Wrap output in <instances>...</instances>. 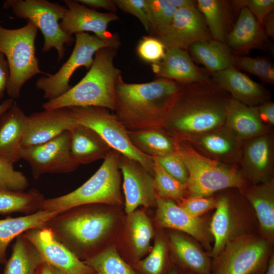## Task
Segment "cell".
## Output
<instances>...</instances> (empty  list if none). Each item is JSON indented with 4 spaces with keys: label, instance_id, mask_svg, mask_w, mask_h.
Wrapping results in <instances>:
<instances>
[{
    "label": "cell",
    "instance_id": "cell-1",
    "mask_svg": "<svg viewBox=\"0 0 274 274\" xmlns=\"http://www.w3.org/2000/svg\"><path fill=\"white\" fill-rule=\"evenodd\" d=\"M231 98L212 80L181 84L162 127L185 142L219 128L224 125Z\"/></svg>",
    "mask_w": 274,
    "mask_h": 274
},
{
    "label": "cell",
    "instance_id": "cell-2",
    "mask_svg": "<svg viewBox=\"0 0 274 274\" xmlns=\"http://www.w3.org/2000/svg\"><path fill=\"white\" fill-rule=\"evenodd\" d=\"M104 204H87L58 212L44 226L79 259L84 261L104 249L117 228L118 217Z\"/></svg>",
    "mask_w": 274,
    "mask_h": 274
},
{
    "label": "cell",
    "instance_id": "cell-3",
    "mask_svg": "<svg viewBox=\"0 0 274 274\" xmlns=\"http://www.w3.org/2000/svg\"><path fill=\"white\" fill-rule=\"evenodd\" d=\"M181 84L161 78L144 83H128L121 77L116 87L113 112L128 131L162 127Z\"/></svg>",
    "mask_w": 274,
    "mask_h": 274
},
{
    "label": "cell",
    "instance_id": "cell-4",
    "mask_svg": "<svg viewBox=\"0 0 274 274\" xmlns=\"http://www.w3.org/2000/svg\"><path fill=\"white\" fill-rule=\"evenodd\" d=\"M117 49L103 48L94 54L93 63L82 80L59 97L43 104L44 110L98 107L113 112L116 87L121 71L114 63Z\"/></svg>",
    "mask_w": 274,
    "mask_h": 274
},
{
    "label": "cell",
    "instance_id": "cell-5",
    "mask_svg": "<svg viewBox=\"0 0 274 274\" xmlns=\"http://www.w3.org/2000/svg\"><path fill=\"white\" fill-rule=\"evenodd\" d=\"M120 155V153L112 149L98 170L86 182L66 194L45 198L39 211L59 212L75 207L94 203L120 206L123 199L118 165Z\"/></svg>",
    "mask_w": 274,
    "mask_h": 274
},
{
    "label": "cell",
    "instance_id": "cell-6",
    "mask_svg": "<svg viewBox=\"0 0 274 274\" xmlns=\"http://www.w3.org/2000/svg\"><path fill=\"white\" fill-rule=\"evenodd\" d=\"M176 154L188 172L187 196H210L220 191L241 190L251 184L238 166L205 157L186 142L178 141Z\"/></svg>",
    "mask_w": 274,
    "mask_h": 274
},
{
    "label": "cell",
    "instance_id": "cell-7",
    "mask_svg": "<svg viewBox=\"0 0 274 274\" xmlns=\"http://www.w3.org/2000/svg\"><path fill=\"white\" fill-rule=\"evenodd\" d=\"M27 22L17 29L0 25V53L6 57L9 70L6 91L14 100L20 96L27 81L37 74H46L40 68L36 56L35 40L39 29L31 21Z\"/></svg>",
    "mask_w": 274,
    "mask_h": 274
},
{
    "label": "cell",
    "instance_id": "cell-8",
    "mask_svg": "<svg viewBox=\"0 0 274 274\" xmlns=\"http://www.w3.org/2000/svg\"><path fill=\"white\" fill-rule=\"evenodd\" d=\"M272 244L255 233L228 242L212 259V274H263L272 254Z\"/></svg>",
    "mask_w": 274,
    "mask_h": 274
},
{
    "label": "cell",
    "instance_id": "cell-9",
    "mask_svg": "<svg viewBox=\"0 0 274 274\" xmlns=\"http://www.w3.org/2000/svg\"><path fill=\"white\" fill-rule=\"evenodd\" d=\"M3 8H10L17 18L31 21L41 30L44 39L43 52L55 48L58 61L63 58L65 45L74 41L72 36L64 33L59 26V21L66 14V7L47 0H6Z\"/></svg>",
    "mask_w": 274,
    "mask_h": 274
},
{
    "label": "cell",
    "instance_id": "cell-10",
    "mask_svg": "<svg viewBox=\"0 0 274 274\" xmlns=\"http://www.w3.org/2000/svg\"><path fill=\"white\" fill-rule=\"evenodd\" d=\"M70 108L77 124L93 130L112 149L139 162L154 176V158L142 153L133 146L128 131L114 113L98 107Z\"/></svg>",
    "mask_w": 274,
    "mask_h": 274
},
{
    "label": "cell",
    "instance_id": "cell-11",
    "mask_svg": "<svg viewBox=\"0 0 274 274\" xmlns=\"http://www.w3.org/2000/svg\"><path fill=\"white\" fill-rule=\"evenodd\" d=\"M218 197L215 211L210 222L214 245L210 255L217 257L226 245L241 236L255 233L252 213L247 207L248 201L236 189H230Z\"/></svg>",
    "mask_w": 274,
    "mask_h": 274
},
{
    "label": "cell",
    "instance_id": "cell-12",
    "mask_svg": "<svg viewBox=\"0 0 274 274\" xmlns=\"http://www.w3.org/2000/svg\"><path fill=\"white\" fill-rule=\"evenodd\" d=\"M75 45L68 59L54 74L39 78L36 87L44 91L43 97L48 101L53 100L67 92L72 87L70 80L74 72L81 66L89 69L95 53L106 47L118 48L120 45L117 36L115 38L104 40L95 35L86 32L75 34Z\"/></svg>",
    "mask_w": 274,
    "mask_h": 274
},
{
    "label": "cell",
    "instance_id": "cell-13",
    "mask_svg": "<svg viewBox=\"0 0 274 274\" xmlns=\"http://www.w3.org/2000/svg\"><path fill=\"white\" fill-rule=\"evenodd\" d=\"M70 131H66L43 144L22 147L21 159L30 165L35 179L46 174H66L80 165L71 153Z\"/></svg>",
    "mask_w": 274,
    "mask_h": 274
},
{
    "label": "cell",
    "instance_id": "cell-14",
    "mask_svg": "<svg viewBox=\"0 0 274 274\" xmlns=\"http://www.w3.org/2000/svg\"><path fill=\"white\" fill-rule=\"evenodd\" d=\"M118 165L123 177L126 215L140 206L147 208L156 207L157 195L153 176L139 162L121 154Z\"/></svg>",
    "mask_w": 274,
    "mask_h": 274
},
{
    "label": "cell",
    "instance_id": "cell-15",
    "mask_svg": "<svg viewBox=\"0 0 274 274\" xmlns=\"http://www.w3.org/2000/svg\"><path fill=\"white\" fill-rule=\"evenodd\" d=\"M238 166L252 184L274 179V137L272 130L243 142Z\"/></svg>",
    "mask_w": 274,
    "mask_h": 274
},
{
    "label": "cell",
    "instance_id": "cell-16",
    "mask_svg": "<svg viewBox=\"0 0 274 274\" xmlns=\"http://www.w3.org/2000/svg\"><path fill=\"white\" fill-rule=\"evenodd\" d=\"M23 235L37 248L44 261L64 274H94L96 272L57 240L48 228H32Z\"/></svg>",
    "mask_w": 274,
    "mask_h": 274
},
{
    "label": "cell",
    "instance_id": "cell-17",
    "mask_svg": "<svg viewBox=\"0 0 274 274\" xmlns=\"http://www.w3.org/2000/svg\"><path fill=\"white\" fill-rule=\"evenodd\" d=\"M165 50H187L193 44L212 40L202 14L196 6L178 9L166 32L158 39Z\"/></svg>",
    "mask_w": 274,
    "mask_h": 274
},
{
    "label": "cell",
    "instance_id": "cell-18",
    "mask_svg": "<svg viewBox=\"0 0 274 274\" xmlns=\"http://www.w3.org/2000/svg\"><path fill=\"white\" fill-rule=\"evenodd\" d=\"M156 223L160 228H169L192 237L207 249L213 239L210 223L201 217L188 214L174 200L157 197Z\"/></svg>",
    "mask_w": 274,
    "mask_h": 274
},
{
    "label": "cell",
    "instance_id": "cell-19",
    "mask_svg": "<svg viewBox=\"0 0 274 274\" xmlns=\"http://www.w3.org/2000/svg\"><path fill=\"white\" fill-rule=\"evenodd\" d=\"M77 125L70 108L33 113L27 116L22 148L45 143Z\"/></svg>",
    "mask_w": 274,
    "mask_h": 274
},
{
    "label": "cell",
    "instance_id": "cell-20",
    "mask_svg": "<svg viewBox=\"0 0 274 274\" xmlns=\"http://www.w3.org/2000/svg\"><path fill=\"white\" fill-rule=\"evenodd\" d=\"M67 8L64 17L59 22L61 30L72 36L79 32L91 31L104 40H112L118 36L108 30L109 24L119 19L115 13H101L89 8L78 1L65 0Z\"/></svg>",
    "mask_w": 274,
    "mask_h": 274
},
{
    "label": "cell",
    "instance_id": "cell-21",
    "mask_svg": "<svg viewBox=\"0 0 274 274\" xmlns=\"http://www.w3.org/2000/svg\"><path fill=\"white\" fill-rule=\"evenodd\" d=\"M186 143L205 157L226 164L239 165L243 142L224 125Z\"/></svg>",
    "mask_w": 274,
    "mask_h": 274
},
{
    "label": "cell",
    "instance_id": "cell-22",
    "mask_svg": "<svg viewBox=\"0 0 274 274\" xmlns=\"http://www.w3.org/2000/svg\"><path fill=\"white\" fill-rule=\"evenodd\" d=\"M157 78L175 81L180 84L211 81L210 73L193 62L187 50L173 48L165 51L163 58L151 64Z\"/></svg>",
    "mask_w": 274,
    "mask_h": 274
},
{
    "label": "cell",
    "instance_id": "cell-23",
    "mask_svg": "<svg viewBox=\"0 0 274 274\" xmlns=\"http://www.w3.org/2000/svg\"><path fill=\"white\" fill-rule=\"evenodd\" d=\"M212 81L227 92L231 97L247 106L257 107L270 101L268 91L236 67L231 66L210 74Z\"/></svg>",
    "mask_w": 274,
    "mask_h": 274
},
{
    "label": "cell",
    "instance_id": "cell-24",
    "mask_svg": "<svg viewBox=\"0 0 274 274\" xmlns=\"http://www.w3.org/2000/svg\"><path fill=\"white\" fill-rule=\"evenodd\" d=\"M168 244L174 259L184 273H211L212 259L193 238L175 231L169 233Z\"/></svg>",
    "mask_w": 274,
    "mask_h": 274
},
{
    "label": "cell",
    "instance_id": "cell-25",
    "mask_svg": "<svg viewBox=\"0 0 274 274\" xmlns=\"http://www.w3.org/2000/svg\"><path fill=\"white\" fill-rule=\"evenodd\" d=\"M27 117L15 100L0 116L1 160L14 164L21 159Z\"/></svg>",
    "mask_w": 274,
    "mask_h": 274
},
{
    "label": "cell",
    "instance_id": "cell-26",
    "mask_svg": "<svg viewBox=\"0 0 274 274\" xmlns=\"http://www.w3.org/2000/svg\"><path fill=\"white\" fill-rule=\"evenodd\" d=\"M239 191L254 213L260 235L272 244L274 240V179L265 183L251 184Z\"/></svg>",
    "mask_w": 274,
    "mask_h": 274
},
{
    "label": "cell",
    "instance_id": "cell-27",
    "mask_svg": "<svg viewBox=\"0 0 274 274\" xmlns=\"http://www.w3.org/2000/svg\"><path fill=\"white\" fill-rule=\"evenodd\" d=\"M238 17L225 43L235 55L241 56L253 49H264L266 36L263 27L246 8L239 10Z\"/></svg>",
    "mask_w": 274,
    "mask_h": 274
},
{
    "label": "cell",
    "instance_id": "cell-28",
    "mask_svg": "<svg viewBox=\"0 0 274 274\" xmlns=\"http://www.w3.org/2000/svg\"><path fill=\"white\" fill-rule=\"evenodd\" d=\"M224 126L242 142L270 130L261 120L256 107L247 106L231 98L226 110Z\"/></svg>",
    "mask_w": 274,
    "mask_h": 274
},
{
    "label": "cell",
    "instance_id": "cell-29",
    "mask_svg": "<svg viewBox=\"0 0 274 274\" xmlns=\"http://www.w3.org/2000/svg\"><path fill=\"white\" fill-rule=\"evenodd\" d=\"M70 131L71 153L79 165L104 159L112 150L96 132L89 127L77 124Z\"/></svg>",
    "mask_w": 274,
    "mask_h": 274
},
{
    "label": "cell",
    "instance_id": "cell-30",
    "mask_svg": "<svg viewBox=\"0 0 274 274\" xmlns=\"http://www.w3.org/2000/svg\"><path fill=\"white\" fill-rule=\"evenodd\" d=\"M196 7L202 14L212 39L225 43L234 25L233 14L236 12L231 1L197 0Z\"/></svg>",
    "mask_w": 274,
    "mask_h": 274
},
{
    "label": "cell",
    "instance_id": "cell-31",
    "mask_svg": "<svg viewBox=\"0 0 274 274\" xmlns=\"http://www.w3.org/2000/svg\"><path fill=\"white\" fill-rule=\"evenodd\" d=\"M124 231L129 250L139 261L152 248L151 243L154 236L152 224L144 211L136 210L127 214Z\"/></svg>",
    "mask_w": 274,
    "mask_h": 274
},
{
    "label": "cell",
    "instance_id": "cell-32",
    "mask_svg": "<svg viewBox=\"0 0 274 274\" xmlns=\"http://www.w3.org/2000/svg\"><path fill=\"white\" fill-rule=\"evenodd\" d=\"M133 145L142 153L153 158L176 154L178 141L163 127L128 131Z\"/></svg>",
    "mask_w": 274,
    "mask_h": 274
},
{
    "label": "cell",
    "instance_id": "cell-33",
    "mask_svg": "<svg viewBox=\"0 0 274 274\" xmlns=\"http://www.w3.org/2000/svg\"><path fill=\"white\" fill-rule=\"evenodd\" d=\"M58 213L39 211L29 215L0 219V263L6 262L7 248L14 239L28 230L43 227Z\"/></svg>",
    "mask_w": 274,
    "mask_h": 274
},
{
    "label": "cell",
    "instance_id": "cell-34",
    "mask_svg": "<svg viewBox=\"0 0 274 274\" xmlns=\"http://www.w3.org/2000/svg\"><path fill=\"white\" fill-rule=\"evenodd\" d=\"M187 51L210 74L234 66L235 55L226 43L212 39L194 43Z\"/></svg>",
    "mask_w": 274,
    "mask_h": 274
},
{
    "label": "cell",
    "instance_id": "cell-35",
    "mask_svg": "<svg viewBox=\"0 0 274 274\" xmlns=\"http://www.w3.org/2000/svg\"><path fill=\"white\" fill-rule=\"evenodd\" d=\"M44 261L37 248L22 233L15 238L3 274H36Z\"/></svg>",
    "mask_w": 274,
    "mask_h": 274
},
{
    "label": "cell",
    "instance_id": "cell-36",
    "mask_svg": "<svg viewBox=\"0 0 274 274\" xmlns=\"http://www.w3.org/2000/svg\"><path fill=\"white\" fill-rule=\"evenodd\" d=\"M44 195L36 188L27 191H14L0 189V214L20 213L33 214L40 210Z\"/></svg>",
    "mask_w": 274,
    "mask_h": 274
},
{
    "label": "cell",
    "instance_id": "cell-37",
    "mask_svg": "<svg viewBox=\"0 0 274 274\" xmlns=\"http://www.w3.org/2000/svg\"><path fill=\"white\" fill-rule=\"evenodd\" d=\"M83 262L98 274H137L114 246L105 248Z\"/></svg>",
    "mask_w": 274,
    "mask_h": 274
},
{
    "label": "cell",
    "instance_id": "cell-38",
    "mask_svg": "<svg viewBox=\"0 0 274 274\" xmlns=\"http://www.w3.org/2000/svg\"><path fill=\"white\" fill-rule=\"evenodd\" d=\"M145 7L149 34L159 39L168 29L177 9L168 0H145Z\"/></svg>",
    "mask_w": 274,
    "mask_h": 274
},
{
    "label": "cell",
    "instance_id": "cell-39",
    "mask_svg": "<svg viewBox=\"0 0 274 274\" xmlns=\"http://www.w3.org/2000/svg\"><path fill=\"white\" fill-rule=\"evenodd\" d=\"M153 178L157 197L178 203L187 196L186 186L167 173L155 159Z\"/></svg>",
    "mask_w": 274,
    "mask_h": 274
},
{
    "label": "cell",
    "instance_id": "cell-40",
    "mask_svg": "<svg viewBox=\"0 0 274 274\" xmlns=\"http://www.w3.org/2000/svg\"><path fill=\"white\" fill-rule=\"evenodd\" d=\"M168 249V241L162 235H157L148 255L138 261V267L145 274H163L166 266Z\"/></svg>",
    "mask_w": 274,
    "mask_h": 274
},
{
    "label": "cell",
    "instance_id": "cell-41",
    "mask_svg": "<svg viewBox=\"0 0 274 274\" xmlns=\"http://www.w3.org/2000/svg\"><path fill=\"white\" fill-rule=\"evenodd\" d=\"M234 67L257 76L263 82L274 84L273 66L264 57L235 55Z\"/></svg>",
    "mask_w": 274,
    "mask_h": 274
},
{
    "label": "cell",
    "instance_id": "cell-42",
    "mask_svg": "<svg viewBox=\"0 0 274 274\" xmlns=\"http://www.w3.org/2000/svg\"><path fill=\"white\" fill-rule=\"evenodd\" d=\"M28 186V180L23 173L15 170L14 164L0 159V189L22 191Z\"/></svg>",
    "mask_w": 274,
    "mask_h": 274
},
{
    "label": "cell",
    "instance_id": "cell-43",
    "mask_svg": "<svg viewBox=\"0 0 274 274\" xmlns=\"http://www.w3.org/2000/svg\"><path fill=\"white\" fill-rule=\"evenodd\" d=\"M165 51L160 40L151 36L143 37L137 46V53L140 57L152 64L160 61L163 58Z\"/></svg>",
    "mask_w": 274,
    "mask_h": 274
},
{
    "label": "cell",
    "instance_id": "cell-44",
    "mask_svg": "<svg viewBox=\"0 0 274 274\" xmlns=\"http://www.w3.org/2000/svg\"><path fill=\"white\" fill-rule=\"evenodd\" d=\"M178 206L192 216L199 217L216 208L217 198L215 196H186Z\"/></svg>",
    "mask_w": 274,
    "mask_h": 274
},
{
    "label": "cell",
    "instance_id": "cell-45",
    "mask_svg": "<svg viewBox=\"0 0 274 274\" xmlns=\"http://www.w3.org/2000/svg\"><path fill=\"white\" fill-rule=\"evenodd\" d=\"M231 3L235 11L243 8L248 9L262 26L264 19L274 9L273 0H235L231 1Z\"/></svg>",
    "mask_w": 274,
    "mask_h": 274
},
{
    "label": "cell",
    "instance_id": "cell-46",
    "mask_svg": "<svg viewBox=\"0 0 274 274\" xmlns=\"http://www.w3.org/2000/svg\"><path fill=\"white\" fill-rule=\"evenodd\" d=\"M154 158L167 173L186 186L189 177L188 172L178 154Z\"/></svg>",
    "mask_w": 274,
    "mask_h": 274
},
{
    "label": "cell",
    "instance_id": "cell-47",
    "mask_svg": "<svg viewBox=\"0 0 274 274\" xmlns=\"http://www.w3.org/2000/svg\"><path fill=\"white\" fill-rule=\"evenodd\" d=\"M117 7L136 17L149 33L150 26L145 7V0H114Z\"/></svg>",
    "mask_w": 274,
    "mask_h": 274
},
{
    "label": "cell",
    "instance_id": "cell-48",
    "mask_svg": "<svg viewBox=\"0 0 274 274\" xmlns=\"http://www.w3.org/2000/svg\"><path fill=\"white\" fill-rule=\"evenodd\" d=\"M9 78V70L5 56L0 53V99L2 98L6 91ZM14 99L10 98L0 104V116L7 111L12 105Z\"/></svg>",
    "mask_w": 274,
    "mask_h": 274
},
{
    "label": "cell",
    "instance_id": "cell-49",
    "mask_svg": "<svg viewBox=\"0 0 274 274\" xmlns=\"http://www.w3.org/2000/svg\"><path fill=\"white\" fill-rule=\"evenodd\" d=\"M256 107L262 122L272 127L274 125V103L270 100Z\"/></svg>",
    "mask_w": 274,
    "mask_h": 274
},
{
    "label": "cell",
    "instance_id": "cell-50",
    "mask_svg": "<svg viewBox=\"0 0 274 274\" xmlns=\"http://www.w3.org/2000/svg\"><path fill=\"white\" fill-rule=\"evenodd\" d=\"M80 3L87 7L102 8L115 13L117 11V7L112 0H78Z\"/></svg>",
    "mask_w": 274,
    "mask_h": 274
},
{
    "label": "cell",
    "instance_id": "cell-51",
    "mask_svg": "<svg viewBox=\"0 0 274 274\" xmlns=\"http://www.w3.org/2000/svg\"><path fill=\"white\" fill-rule=\"evenodd\" d=\"M263 27L266 36H274V14L273 11L269 13L264 19Z\"/></svg>",
    "mask_w": 274,
    "mask_h": 274
},
{
    "label": "cell",
    "instance_id": "cell-52",
    "mask_svg": "<svg viewBox=\"0 0 274 274\" xmlns=\"http://www.w3.org/2000/svg\"><path fill=\"white\" fill-rule=\"evenodd\" d=\"M36 274H64L62 271L48 263L44 261Z\"/></svg>",
    "mask_w": 274,
    "mask_h": 274
},
{
    "label": "cell",
    "instance_id": "cell-53",
    "mask_svg": "<svg viewBox=\"0 0 274 274\" xmlns=\"http://www.w3.org/2000/svg\"><path fill=\"white\" fill-rule=\"evenodd\" d=\"M168 1L177 9L196 6V1L193 0H168Z\"/></svg>",
    "mask_w": 274,
    "mask_h": 274
},
{
    "label": "cell",
    "instance_id": "cell-54",
    "mask_svg": "<svg viewBox=\"0 0 274 274\" xmlns=\"http://www.w3.org/2000/svg\"><path fill=\"white\" fill-rule=\"evenodd\" d=\"M263 274H274V254L271 255Z\"/></svg>",
    "mask_w": 274,
    "mask_h": 274
},
{
    "label": "cell",
    "instance_id": "cell-55",
    "mask_svg": "<svg viewBox=\"0 0 274 274\" xmlns=\"http://www.w3.org/2000/svg\"><path fill=\"white\" fill-rule=\"evenodd\" d=\"M167 274H182L178 269L173 268L171 269Z\"/></svg>",
    "mask_w": 274,
    "mask_h": 274
},
{
    "label": "cell",
    "instance_id": "cell-56",
    "mask_svg": "<svg viewBox=\"0 0 274 274\" xmlns=\"http://www.w3.org/2000/svg\"><path fill=\"white\" fill-rule=\"evenodd\" d=\"M94 274H98V273H97L96 272V273H94Z\"/></svg>",
    "mask_w": 274,
    "mask_h": 274
},
{
    "label": "cell",
    "instance_id": "cell-57",
    "mask_svg": "<svg viewBox=\"0 0 274 274\" xmlns=\"http://www.w3.org/2000/svg\"><path fill=\"white\" fill-rule=\"evenodd\" d=\"M189 274H191V273H189ZM210 274H212V273H210Z\"/></svg>",
    "mask_w": 274,
    "mask_h": 274
}]
</instances>
